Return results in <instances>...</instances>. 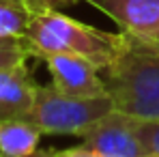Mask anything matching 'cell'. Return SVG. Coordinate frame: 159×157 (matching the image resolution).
<instances>
[{"label":"cell","instance_id":"cell-15","mask_svg":"<svg viewBox=\"0 0 159 157\" xmlns=\"http://www.w3.org/2000/svg\"><path fill=\"white\" fill-rule=\"evenodd\" d=\"M148 157H159V155H148Z\"/></svg>","mask_w":159,"mask_h":157},{"label":"cell","instance_id":"cell-8","mask_svg":"<svg viewBox=\"0 0 159 157\" xmlns=\"http://www.w3.org/2000/svg\"><path fill=\"white\" fill-rule=\"evenodd\" d=\"M41 131L28 121H9L0 125V153L7 157H28L39 151Z\"/></svg>","mask_w":159,"mask_h":157},{"label":"cell","instance_id":"cell-5","mask_svg":"<svg viewBox=\"0 0 159 157\" xmlns=\"http://www.w3.org/2000/svg\"><path fill=\"white\" fill-rule=\"evenodd\" d=\"M45 60L52 86L69 97H101L107 95L106 80L99 78V67L75 54H48Z\"/></svg>","mask_w":159,"mask_h":157},{"label":"cell","instance_id":"cell-3","mask_svg":"<svg viewBox=\"0 0 159 157\" xmlns=\"http://www.w3.org/2000/svg\"><path fill=\"white\" fill-rule=\"evenodd\" d=\"M114 110V101L110 95L101 97H69L60 93L56 86L37 84L34 101L28 110L24 121L34 125L41 133H69L78 136L88 129L93 123L103 118Z\"/></svg>","mask_w":159,"mask_h":157},{"label":"cell","instance_id":"cell-12","mask_svg":"<svg viewBox=\"0 0 159 157\" xmlns=\"http://www.w3.org/2000/svg\"><path fill=\"white\" fill-rule=\"evenodd\" d=\"M43 155L45 157H107L103 153H99V151H93V149L84 146V144L73 146V149H62V151L48 149V151H43Z\"/></svg>","mask_w":159,"mask_h":157},{"label":"cell","instance_id":"cell-11","mask_svg":"<svg viewBox=\"0 0 159 157\" xmlns=\"http://www.w3.org/2000/svg\"><path fill=\"white\" fill-rule=\"evenodd\" d=\"M140 138L148 155H159V121H142L138 123Z\"/></svg>","mask_w":159,"mask_h":157},{"label":"cell","instance_id":"cell-14","mask_svg":"<svg viewBox=\"0 0 159 157\" xmlns=\"http://www.w3.org/2000/svg\"><path fill=\"white\" fill-rule=\"evenodd\" d=\"M0 157H7V155L0 153ZM28 157H45V155H43V151H37V153H32V155H28Z\"/></svg>","mask_w":159,"mask_h":157},{"label":"cell","instance_id":"cell-6","mask_svg":"<svg viewBox=\"0 0 159 157\" xmlns=\"http://www.w3.org/2000/svg\"><path fill=\"white\" fill-rule=\"evenodd\" d=\"M103 11L123 32L159 41V0H86Z\"/></svg>","mask_w":159,"mask_h":157},{"label":"cell","instance_id":"cell-4","mask_svg":"<svg viewBox=\"0 0 159 157\" xmlns=\"http://www.w3.org/2000/svg\"><path fill=\"white\" fill-rule=\"evenodd\" d=\"M138 123L140 118L114 108L82 133V144L107 157H148Z\"/></svg>","mask_w":159,"mask_h":157},{"label":"cell","instance_id":"cell-7","mask_svg":"<svg viewBox=\"0 0 159 157\" xmlns=\"http://www.w3.org/2000/svg\"><path fill=\"white\" fill-rule=\"evenodd\" d=\"M37 82L32 80L26 62L0 69V125L20 121L32 108Z\"/></svg>","mask_w":159,"mask_h":157},{"label":"cell","instance_id":"cell-1","mask_svg":"<svg viewBox=\"0 0 159 157\" xmlns=\"http://www.w3.org/2000/svg\"><path fill=\"white\" fill-rule=\"evenodd\" d=\"M103 80L116 110L159 121V41L123 32L120 52Z\"/></svg>","mask_w":159,"mask_h":157},{"label":"cell","instance_id":"cell-9","mask_svg":"<svg viewBox=\"0 0 159 157\" xmlns=\"http://www.w3.org/2000/svg\"><path fill=\"white\" fill-rule=\"evenodd\" d=\"M30 17L28 0H0V37H24Z\"/></svg>","mask_w":159,"mask_h":157},{"label":"cell","instance_id":"cell-2","mask_svg":"<svg viewBox=\"0 0 159 157\" xmlns=\"http://www.w3.org/2000/svg\"><path fill=\"white\" fill-rule=\"evenodd\" d=\"M24 39L30 45L32 58H43L48 54H75L106 71L120 52L123 30L106 32L78 22L62 11H45L32 13Z\"/></svg>","mask_w":159,"mask_h":157},{"label":"cell","instance_id":"cell-10","mask_svg":"<svg viewBox=\"0 0 159 157\" xmlns=\"http://www.w3.org/2000/svg\"><path fill=\"white\" fill-rule=\"evenodd\" d=\"M30 56L32 52L24 37H0V69L26 62Z\"/></svg>","mask_w":159,"mask_h":157},{"label":"cell","instance_id":"cell-13","mask_svg":"<svg viewBox=\"0 0 159 157\" xmlns=\"http://www.w3.org/2000/svg\"><path fill=\"white\" fill-rule=\"evenodd\" d=\"M80 0H28L30 13H45V11H60L65 7H73Z\"/></svg>","mask_w":159,"mask_h":157}]
</instances>
